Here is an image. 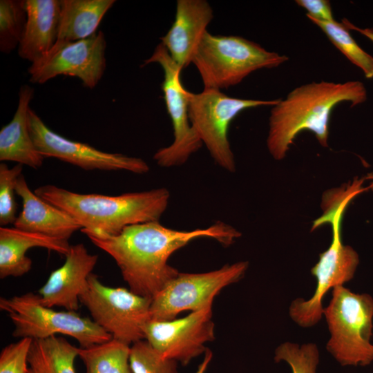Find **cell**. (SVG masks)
I'll list each match as a JSON object with an SVG mask.
<instances>
[{
	"mask_svg": "<svg viewBox=\"0 0 373 373\" xmlns=\"http://www.w3.org/2000/svg\"><path fill=\"white\" fill-rule=\"evenodd\" d=\"M240 236L221 221L191 231L173 229L152 221L128 226L106 238H88L115 260L131 291L152 299L179 273L168 264L175 251L200 238H213L227 246Z\"/></svg>",
	"mask_w": 373,
	"mask_h": 373,
	"instance_id": "obj_1",
	"label": "cell"
},
{
	"mask_svg": "<svg viewBox=\"0 0 373 373\" xmlns=\"http://www.w3.org/2000/svg\"><path fill=\"white\" fill-rule=\"evenodd\" d=\"M367 91L359 81L344 83L313 82L296 87L272 106L269 118L267 146L276 160L285 157L300 132H312L327 147L329 121L334 107L343 102L356 106L365 102Z\"/></svg>",
	"mask_w": 373,
	"mask_h": 373,
	"instance_id": "obj_2",
	"label": "cell"
},
{
	"mask_svg": "<svg viewBox=\"0 0 373 373\" xmlns=\"http://www.w3.org/2000/svg\"><path fill=\"white\" fill-rule=\"evenodd\" d=\"M34 192L73 216L88 237L97 238L115 236L128 226L159 221L170 199L169 191L164 187L106 195L78 193L47 184Z\"/></svg>",
	"mask_w": 373,
	"mask_h": 373,
	"instance_id": "obj_3",
	"label": "cell"
},
{
	"mask_svg": "<svg viewBox=\"0 0 373 373\" xmlns=\"http://www.w3.org/2000/svg\"><path fill=\"white\" fill-rule=\"evenodd\" d=\"M288 60L258 44L235 35L204 34L191 63L197 68L204 88L227 89L240 84L251 73L276 68Z\"/></svg>",
	"mask_w": 373,
	"mask_h": 373,
	"instance_id": "obj_4",
	"label": "cell"
},
{
	"mask_svg": "<svg viewBox=\"0 0 373 373\" xmlns=\"http://www.w3.org/2000/svg\"><path fill=\"white\" fill-rule=\"evenodd\" d=\"M330 337L326 349L342 366H365L373 362V298L343 285L332 289L324 308Z\"/></svg>",
	"mask_w": 373,
	"mask_h": 373,
	"instance_id": "obj_5",
	"label": "cell"
},
{
	"mask_svg": "<svg viewBox=\"0 0 373 373\" xmlns=\"http://www.w3.org/2000/svg\"><path fill=\"white\" fill-rule=\"evenodd\" d=\"M349 204V202H343L330 205L314 222L313 229L329 223L332 228V240L311 269L317 281L314 295L309 300L298 298L290 305L291 318L302 327H312L321 321L324 311V296L331 289L351 280L358 265V254L350 246L344 245L341 239V222Z\"/></svg>",
	"mask_w": 373,
	"mask_h": 373,
	"instance_id": "obj_6",
	"label": "cell"
},
{
	"mask_svg": "<svg viewBox=\"0 0 373 373\" xmlns=\"http://www.w3.org/2000/svg\"><path fill=\"white\" fill-rule=\"evenodd\" d=\"M44 306L39 294L28 292L21 296L0 298V309L8 314L15 329V338L45 339L56 334L75 338L80 347L102 343L113 338L93 320L73 311H55Z\"/></svg>",
	"mask_w": 373,
	"mask_h": 373,
	"instance_id": "obj_7",
	"label": "cell"
},
{
	"mask_svg": "<svg viewBox=\"0 0 373 373\" xmlns=\"http://www.w3.org/2000/svg\"><path fill=\"white\" fill-rule=\"evenodd\" d=\"M191 124L214 162L229 172L236 170L234 155L228 139L232 120L242 111L251 108L274 106L279 99H240L220 90L204 88L198 93L188 92Z\"/></svg>",
	"mask_w": 373,
	"mask_h": 373,
	"instance_id": "obj_8",
	"label": "cell"
},
{
	"mask_svg": "<svg viewBox=\"0 0 373 373\" xmlns=\"http://www.w3.org/2000/svg\"><path fill=\"white\" fill-rule=\"evenodd\" d=\"M151 298L124 287H111L90 274L79 302L93 321L113 338L128 345L144 339V327L151 320Z\"/></svg>",
	"mask_w": 373,
	"mask_h": 373,
	"instance_id": "obj_9",
	"label": "cell"
},
{
	"mask_svg": "<svg viewBox=\"0 0 373 373\" xmlns=\"http://www.w3.org/2000/svg\"><path fill=\"white\" fill-rule=\"evenodd\" d=\"M158 64L164 74L161 84L168 114L171 119L173 141L159 149L153 160L162 167L184 164L203 145L193 128L189 115L188 92L181 81L182 69L171 59L166 48L160 43L143 65Z\"/></svg>",
	"mask_w": 373,
	"mask_h": 373,
	"instance_id": "obj_10",
	"label": "cell"
},
{
	"mask_svg": "<svg viewBox=\"0 0 373 373\" xmlns=\"http://www.w3.org/2000/svg\"><path fill=\"white\" fill-rule=\"evenodd\" d=\"M248 266V262L240 261L204 273L179 272L152 298L151 320H173L184 311L194 312L213 304L224 287L242 278Z\"/></svg>",
	"mask_w": 373,
	"mask_h": 373,
	"instance_id": "obj_11",
	"label": "cell"
},
{
	"mask_svg": "<svg viewBox=\"0 0 373 373\" xmlns=\"http://www.w3.org/2000/svg\"><path fill=\"white\" fill-rule=\"evenodd\" d=\"M104 32L77 41L57 40L52 48L28 68L30 82L42 84L59 75L79 78L84 86L95 88L106 69Z\"/></svg>",
	"mask_w": 373,
	"mask_h": 373,
	"instance_id": "obj_12",
	"label": "cell"
},
{
	"mask_svg": "<svg viewBox=\"0 0 373 373\" xmlns=\"http://www.w3.org/2000/svg\"><path fill=\"white\" fill-rule=\"evenodd\" d=\"M28 120L36 149L44 157H55L84 170H123L137 174L149 171V164L142 158L102 151L63 137L50 129L31 108Z\"/></svg>",
	"mask_w": 373,
	"mask_h": 373,
	"instance_id": "obj_13",
	"label": "cell"
},
{
	"mask_svg": "<svg viewBox=\"0 0 373 373\" xmlns=\"http://www.w3.org/2000/svg\"><path fill=\"white\" fill-rule=\"evenodd\" d=\"M212 305L179 319L150 320L144 327V339L165 358L187 365L205 352V343L214 339Z\"/></svg>",
	"mask_w": 373,
	"mask_h": 373,
	"instance_id": "obj_14",
	"label": "cell"
},
{
	"mask_svg": "<svg viewBox=\"0 0 373 373\" xmlns=\"http://www.w3.org/2000/svg\"><path fill=\"white\" fill-rule=\"evenodd\" d=\"M65 256L64 265L52 271L39 289V296L44 306L61 307L67 311L76 312L79 296L97 264L98 256L89 254L86 247L79 243L70 245Z\"/></svg>",
	"mask_w": 373,
	"mask_h": 373,
	"instance_id": "obj_15",
	"label": "cell"
},
{
	"mask_svg": "<svg viewBox=\"0 0 373 373\" xmlns=\"http://www.w3.org/2000/svg\"><path fill=\"white\" fill-rule=\"evenodd\" d=\"M213 11L205 0H178L175 19L165 35L160 37L171 59L182 70L192 61Z\"/></svg>",
	"mask_w": 373,
	"mask_h": 373,
	"instance_id": "obj_16",
	"label": "cell"
},
{
	"mask_svg": "<svg viewBox=\"0 0 373 373\" xmlns=\"http://www.w3.org/2000/svg\"><path fill=\"white\" fill-rule=\"evenodd\" d=\"M15 191L22 200V210L13 224L15 228L66 240L82 229L73 216L32 192L23 174L17 180Z\"/></svg>",
	"mask_w": 373,
	"mask_h": 373,
	"instance_id": "obj_17",
	"label": "cell"
},
{
	"mask_svg": "<svg viewBox=\"0 0 373 373\" xmlns=\"http://www.w3.org/2000/svg\"><path fill=\"white\" fill-rule=\"evenodd\" d=\"M27 21L19 56L31 64L44 57L57 40L61 0H25Z\"/></svg>",
	"mask_w": 373,
	"mask_h": 373,
	"instance_id": "obj_18",
	"label": "cell"
},
{
	"mask_svg": "<svg viewBox=\"0 0 373 373\" xmlns=\"http://www.w3.org/2000/svg\"><path fill=\"white\" fill-rule=\"evenodd\" d=\"M32 247H42L66 256L70 247L68 240L52 238L13 227H0V278L19 277L32 268L26 256Z\"/></svg>",
	"mask_w": 373,
	"mask_h": 373,
	"instance_id": "obj_19",
	"label": "cell"
},
{
	"mask_svg": "<svg viewBox=\"0 0 373 373\" xmlns=\"http://www.w3.org/2000/svg\"><path fill=\"white\" fill-rule=\"evenodd\" d=\"M34 93V88L29 85L20 87L14 116L0 130V160L15 162L37 169L45 157L36 149L28 126V111Z\"/></svg>",
	"mask_w": 373,
	"mask_h": 373,
	"instance_id": "obj_20",
	"label": "cell"
},
{
	"mask_svg": "<svg viewBox=\"0 0 373 373\" xmlns=\"http://www.w3.org/2000/svg\"><path fill=\"white\" fill-rule=\"evenodd\" d=\"M57 40L77 41L97 32L115 0H61Z\"/></svg>",
	"mask_w": 373,
	"mask_h": 373,
	"instance_id": "obj_21",
	"label": "cell"
},
{
	"mask_svg": "<svg viewBox=\"0 0 373 373\" xmlns=\"http://www.w3.org/2000/svg\"><path fill=\"white\" fill-rule=\"evenodd\" d=\"M78 354L79 347L61 336L32 340L28 373H76L74 363Z\"/></svg>",
	"mask_w": 373,
	"mask_h": 373,
	"instance_id": "obj_22",
	"label": "cell"
},
{
	"mask_svg": "<svg viewBox=\"0 0 373 373\" xmlns=\"http://www.w3.org/2000/svg\"><path fill=\"white\" fill-rule=\"evenodd\" d=\"M129 345L111 340L87 347H79L78 356L86 366V373H133L130 365Z\"/></svg>",
	"mask_w": 373,
	"mask_h": 373,
	"instance_id": "obj_23",
	"label": "cell"
},
{
	"mask_svg": "<svg viewBox=\"0 0 373 373\" xmlns=\"http://www.w3.org/2000/svg\"><path fill=\"white\" fill-rule=\"evenodd\" d=\"M307 18L322 30L335 47L353 64L361 69L366 78H373V57L358 45L347 28L335 20Z\"/></svg>",
	"mask_w": 373,
	"mask_h": 373,
	"instance_id": "obj_24",
	"label": "cell"
},
{
	"mask_svg": "<svg viewBox=\"0 0 373 373\" xmlns=\"http://www.w3.org/2000/svg\"><path fill=\"white\" fill-rule=\"evenodd\" d=\"M27 21L25 0L0 1V51L10 53L19 46Z\"/></svg>",
	"mask_w": 373,
	"mask_h": 373,
	"instance_id": "obj_25",
	"label": "cell"
},
{
	"mask_svg": "<svg viewBox=\"0 0 373 373\" xmlns=\"http://www.w3.org/2000/svg\"><path fill=\"white\" fill-rule=\"evenodd\" d=\"M274 361L287 363L292 373H317L320 354L316 345L313 343L300 345L285 342L276 349Z\"/></svg>",
	"mask_w": 373,
	"mask_h": 373,
	"instance_id": "obj_26",
	"label": "cell"
},
{
	"mask_svg": "<svg viewBox=\"0 0 373 373\" xmlns=\"http://www.w3.org/2000/svg\"><path fill=\"white\" fill-rule=\"evenodd\" d=\"M129 361L133 373H178L177 361L163 356L146 340L131 346Z\"/></svg>",
	"mask_w": 373,
	"mask_h": 373,
	"instance_id": "obj_27",
	"label": "cell"
},
{
	"mask_svg": "<svg viewBox=\"0 0 373 373\" xmlns=\"http://www.w3.org/2000/svg\"><path fill=\"white\" fill-rule=\"evenodd\" d=\"M23 165L17 164L9 168L0 164V225L14 224L17 219V205L15 200V185L22 174Z\"/></svg>",
	"mask_w": 373,
	"mask_h": 373,
	"instance_id": "obj_28",
	"label": "cell"
},
{
	"mask_svg": "<svg viewBox=\"0 0 373 373\" xmlns=\"http://www.w3.org/2000/svg\"><path fill=\"white\" fill-rule=\"evenodd\" d=\"M32 342V338H23L2 349L0 373H28V356Z\"/></svg>",
	"mask_w": 373,
	"mask_h": 373,
	"instance_id": "obj_29",
	"label": "cell"
},
{
	"mask_svg": "<svg viewBox=\"0 0 373 373\" xmlns=\"http://www.w3.org/2000/svg\"><path fill=\"white\" fill-rule=\"evenodd\" d=\"M307 11V17L321 21H334L331 3L327 0H296Z\"/></svg>",
	"mask_w": 373,
	"mask_h": 373,
	"instance_id": "obj_30",
	"label": "cell"
},
{
	"mask_svg": "<svg viewBox=\"0 0 373 373\" xmlns=\"http://www.w3.org/2000/svg\"><path fill=\"white\" fill-rule=\"evenodd\" d=\"M341 23L349 30H354L356 31L365 37L368 38L370 40H371L373 42V29L372 28H361L356 26L352 23H351L348 19H343L342 20Z\"/></svg>",
	"mask_w": 373,
	"mask_h": 373,
	"instance_id": "obj_31",
	"label": "cell"
},
{
	"mask_svg": "<svg viewBox=\"0 0 373 373\" xmlns=\"http://www.w3.org/2000/svg\"><path fill=\"white\" fill-rule=\"evenodd\" d=\"M213 354L209 350H207L204 352V356L202 362L198 366L195 373H205L206 370L212 358Z\"/></svg>",
	"mask_w": 373,
	"mask_h": 373,
	"instance_id": "obj_32",
	"label": "cell"
},
{
	"mask_svg": "<svg viewBox=\"0 0 373 373\" xmlns=\"http://www.w3.org/2000/svg\"><path fill=\"white\" fill-rule=\"evenodd\" d=\"M367 178V179H370L372 180L369 186V189L373 191V175H368Z\"/></svg>",
	"mask_w": 373,
	"mask_h": 373,
	"instance_id": "obj_33",
	"label": "cell"
}]
</instances>
